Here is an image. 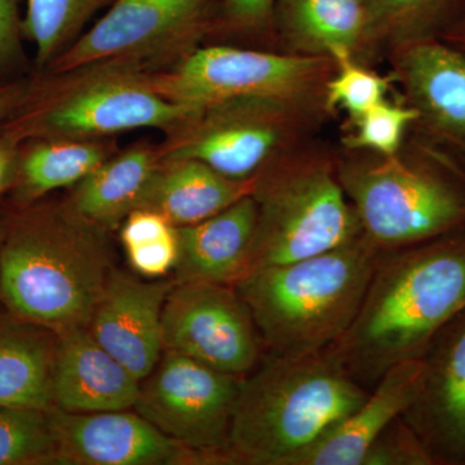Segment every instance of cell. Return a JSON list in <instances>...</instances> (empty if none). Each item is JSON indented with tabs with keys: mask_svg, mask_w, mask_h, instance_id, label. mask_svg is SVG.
Segmentation results:
<instances>
[{
	"mask_svg": "<svg viewBox=\"0 0 465 465\" xmlns=\"http://www.w3.org/2000/svg\"><path fill=\"white\" fill-rule=\"evenodd\" d=\"M421 371V358L391 366L354 411L289 465H362L366 452L382 430L411 405Z\"/></svg>",
	"mask_w": 465,
	"mask_h": 465,
	"instance_id": "18",
	"label": "cell"
},
{
	"mask_svg": "<svg viewBox=\"0 0 465 465\" xmlns=\"http://www.w3.org/2000/svg\"><path fill=\"white\" fill-rule=\"evenodd\" d=\"M369 393L331 347L299 357L265 354L241 378L229 433L231 464L289 465Z\"/></svg>",
	"mask_w": 465,
	"mask_h": 465,
	"instance_id": "2",
	"label": "cell"
},
{
	"mask_svg": "<svg viewBox=\"0 0 465 465\" xmlns=\"http://www.w3.org/2000/svg\"><path fill=\"white\" fill-rule=\"evenodd\" d=\"M282 106L246 104L211 110L167 159H195L237 182H253L282 140Z\"/></svg>",
	"mask_w": 465,
	"mask_h": 465,
	"instance_id": "15",
	"label": "cell"
},
{
	"mask_svg": "<svg viewBox=\"0 0 465 465\" xmlns=\"http://www.w3.org/2000/svg\"><path fill=\"white\" fill-rule=\"evenodd\" d=\"M106 161V149L82 139L43 143L27 153L21 163V197L26 201L79 183Z\"/></svg>",
	"mask_w": 465,
	"mask_h": 465,
	"instance_id": "25",
	"label": "cell"
},
{
	"mask_svg": "<svg viewBox=\"0 0 465 465\" xmlns=\"http://www.w3.org/2000/svg\"><path fill=\"white\" fill-rule=\"evenodd\" d=\"M15 171V149L9 140H0V192L11 182Z\"/></svg>",
	"mask_w": 465,
	"mask_h": 465,
	"instance_id": "34",
	"label": "cell"
},
{
	"mask_svg": "<svg viewBox=\"0 0 465 465\" xmlns=\"http://www.w3.org/2000/svg\"><path fill=\"white\" fill-rule=\"evenodd\" d=\"M338 64L341 70L326 84L327 106L345 110L353 119L384 100L387 78L356 65L351 58Z\"/></svg>",
	"mask_w": 465,
	"mask_h": 465,
	"instance_id": "29",
	"label": "cell"
},
{
	"mask_svg": "<svg viewBox=\"0 0 465 465\" xmlns=\"http://www.w3.org/2000/svg\"><path fill=\"white\" fill-rule=\"evenodd\" d=\"M400 66L419 124L465 164V52L443 41L410 43Z\"/></svg>",
	"mask_w": 465,
	"mask_h": 465,
	"instance_id": "16",
	"label": "cell"
},
{
	"mask_svg": "<svg viewBox=\"0 0 465 465\" xmlns=\"http://www.w3.org/2000/svg\"><path fill=\"white\" fill-rule=\"evenodd\" d=\"M113 265L99 226L74 211L20 217L0 244V298L12 313L56 333L87 327Z\"/></svg>",
	"mask_w": 465,
	"mask_h": 465,
	"instance_id": "3",
	"label": "cell"
},
{
	"mask_svg": "<svg viewBox=\"0 0 465 465\" xmlns=\"http://www.w3.org/2000/svg\"><path fill=\"white\" fill-rule=\"evenodd\" d=\"M112 0H27L21 30L35 45L39 64L72 41L94 12Z\"/></svg>",
	"mask_w": 465,
	"mask_h": 465,
	"instance_id": "27",
	"label": "cell"
},
{
	"mask_svg": "<svg viewBox=\"0 0 465 465\" xmlns=\"http://www.w3.org/2000/svg\"><path fill=\"white\" fill-rule=\"evenodd\" d=\"M3 237H5V234H2V232H0V244H2Z\"/></svg>",
	"mask_w": 465,
	"mask_h": 465,
	"instance_id": "37",
	"label": "cell"
},
{
	"mask_svg": "<svg viewBox=\"0 0 465 465\" xmlns=\"http://www.w3.org/2000/svg\"><path fill=\"white\" fill-rule=\"evenodd\" d=\"M25 91L18 85L0 88V121L12 112L23 100Z\"/></svg>",
	"mask_w": 465,
	"mask_h": 465,
	"instance_id": "35",
	"label": "cell"
},
{
	"mask_svg": "<svg viewBox=\"0 0 465 465\" xmlns=\"http://www.w3.org/2000/svg\"><path fill=\"white\" fill-rule=\"evenodd\" d=\"M255 182H237L195 159H167L159 164L139 207L166 217L180 228L203 222L251 194Z\"/></svg>",
	"mask_w": 465,
	"mask_h": 465,
	"instance_id": "20",
	"label": "cell"
},
{
	"mask_svg": "<svg viewBox=\"0 0 465 465\" xmlns=\"http://www.w3.org/2000/svg\"><path fill=\"white\" fill-rule=\"evenodd\" d=\"M363 2H365V0H363Z\"/></svg>",
	"mask_w": 465,
	"mask_h": 465,
	"instance_id": "38",
	"label": "cell"
},
{
	"mask_svg": "<svg viewBox=\"0 0 465 465\" xmlns=\"http://www.w3.org/2000/svg\"><path fill=\"white\" fill-rule=\"evenodd\" d=\"M57 333L0 311V406L52 409Z\"/></svg>",
	"mask_w": 465,
	"mask_h": 465,
	"instance_id": "21",
	"label": "cell"
},
{
	"mask_svg": "<svg viewBox=\"0 0 465 465\" xmlns=\"http://www.w3.org/2000/svg\"><path fill=\"white\" fill-rule=\"evenodd\" d=\"M211 0H113L112 7L56 63L74 72L100 63L149 56L197 32Z\"/></svg>",
	"mask_w": 465,
	"mask_h": 465,
	"instance_id": "11",
	"label": "cell"
},
{
	"mask_svg": "<svg viewBox=\"0 0 465 465\" xmlns=\"http://www.w3.org/2000/svg\"><path fill=\"white\" fill-rule=\"evenodd\" d=\"M58 464L51 409L0 406V465Z\"/></svg>",
	"mask_w": 465,
	"mask_h": 465,
	"instance_id": "26",
	"label": "cell"
},
{
	"mask_svg": "<svg viewBox=\"0 0 465 465\" xmlns=\"http://www.w3.org/2000/svg\"><path fill=\"white\" fill-rule=\"evenodd\" d=\"M362 465H434L402 416L391 421L366 452Z\"/></svg>",
	"mask_w": 465,
	"mask_h": 465,
	"instance_id": "30",
	"label": "cell"
},
{
	"mask_svg": "<svg viewBox=\"0 0 465 465\" xmlns=\"http://www.w3.org/2000/svg\"><path fill=\"white\" fill-rule=\"evenodd\" d=\"M442 41L465 52V17L459 25L455 26L454 29L442 39Z\"/></svg>",
	"mask_w": 465,
	"mask_h": 465,
	"instance_id": "36",
	"label": "cell"
},
{
	"mask_svg": "<svg viewBox=\"0 0 465 465\" xmlns=\"http://www.w3.org/2000/svg\"><path fill=\"white\" fill-rule=\"evenodd\" d=\"M158 166L148 149L128 150L106 159L78 183L72 210L101 229L116 228L139 207Z\"/></svg>",
	"mask_w": 465,
	"mask_h": 465,
	"instance_id": "22",
	"label": "cell"
},
{
	"mask_svg": "<svg viewBox=\"0 0 465 465\" xmlns=\"http://www.w3.org/2000/svg\"><path fill=\"white\" fill-rule=\"evenodd\" d=\"M275 2L277 0H224L225 15L235 26L258 27L273 14Z\"/></svg>",
	"mask_w": 465,
	"mask_h": 465,
	"instance_id": "32",
	"label": "cell"
},
{
	"mask_svg": "<svg viewBox=\"0 0 465 465\" xmlns=\"http://www.w3.org/2000/svg\"><path fill=\"white\" fill-rule=\"evenodd\" d=\"M365 35L442 41L465 17V0H365Z\"/></svg>",
	"mask_w": 465,
	"mask_h": 465,
	"instance_id": "24",
	"label": "cell"
},
{
	"mask_svg": "<svg viewBox=\"0 0 465 465\" xmlns=\"http://www.w3.org/2000/svg\"><path fill=\"white\" fill-rule=\"evenodd\" d=\"M201 116L153 90L145 75L118 67L81 82L52 101L36 116L34 128L58 139H84L139 128H174Z\"/></svg>",
	"mask_w": 465,
	"mask_h": 465,
	"instance_id": "10",
	"label": "cell"
},
{
	"mask_svg": "<svg viewBox=\"0 0 465 465\" xmlns=\"http://www.w3.org/2000/svg\"><path fill=\"white\" fill-rule=\"evenodd\" d=\"M58 464H201L197 454L130 410L66 412L51 409Z\"/></svg>",
	"mask_w": 465,
	"mask_h": 465,
	"instance_id": "13",
	"label": "cell"
},
{
	"mask_svg": "<svg viewBox=\"0 0 465 465\" xmlns=\"http://www.w3.org/2000/svg\"><path fill=\"white\" fill-rule=\"evenodd\" d=\"M20 29L17 0H0V63L7 61L16 51Z\"/></svg>",
	"mask_w": 465,
	"mask_h": 465,
	"instance_id": "33",
	"label": "cell"
},
{
	"mask_svg": "<svg viewBox=\"0 0 465 465\" xmlns=\"http://www.w3.org/2000/svg\"><path fill=\"white\" fill-rule=\"evenodd\" d=\"M258 219V202L251 193L203 222L177 228V282L234 286L246 275Z\"/></svg>",
	"mask_w": 465,
	"mask_h": 465,
	"instance_id": "19",
	"label": "cell"
},
{
	"mask_svg": "<svg viewBox=\"0 0 465 465\" xmlns=\"http://www.w3.org/2000/svg\"><path fill=\"white\" fill-rule=\"evenodd\" d=\"M240 382V376L164 349L142 381L134 410L197 454L201 464H231L229 433Z\"/></svg>",
	"mask_w": 465,
	"mask_h": 465,
	"instance_id": "8",
	"label": "cell"
},
{
	"mask_svg": "<svg viewBox=\"0 0 465 465\" xmlns=\"http://www.w3.org/2000/svg\"><path fill=\"white\" fill-rule=\"evenodd\" d=\"M142 381L91 335L88 327L57 333L52 407L66 412L134 409Z\"/></svg>",
	"mask_w": 465,
	"mask_h": 465,
	"instance_id": "17",
	"label": "cell"
},
{
	"mask_svg": "<svg viewBox=\"0 0 465 465\" xmlns=\"http://www.w3.org/2000/svg\"><path fill=\"white\" fill-rule=\"evenodd\" d=\"M419 119L414 106L376 104L362 114L353 118L356 133L345 140L348 148L370 149L381 157H396L409 125Z\"/></svg>",
	"mask_w": 465,
	"mask_h": 465,
	"instance_id": "28",
	"label": "cell"
},
{
	"mask_svg": "<svg viewBox=\"0 0 465 465\" xmlns=\"http://www.w3.org/2000/svg\"><path fill=\"white\" fill-rule=\"evenodd\" d=\"M420 385L402 418L434 465H465V309L430 342Z\"/></svg>",
	"mask_w": 465,
	"mask_h": 465,
	"instance_id": "12",
	"label": "cell"
},
{
	"mask_svg": "<svg viewBox=\"0 0 465 465\" xmlns=\"http://www.w3.org/2000/svg\"><path fill=\"white\" fill-rule=\"evenodd\" d=\"M464 309L465 229L382 252L353 323L331 348L370 391L391 366L420 360Z\"/></svg>",
	"mask_w": 465,
	"mask_h": 465,
	"instance_id": "1",
	"label": "cell"
},
{
	"mask_svg": "<svg viewBox=\"0 0 465 465\" xmlns=\"http://www.w3.org/2000/svg\"><path fill=\"white\" fill-rule=\"evenodd\" d=\"M173 284L113 271L88 323L91 335L143 381L163 353L162 313Z\"/></svg>",
	"mask_w": 465,
	"mask_h": 465,
	"instance_id": "14",
	"label": "cell"
},
{
	"mask_svg": "<svg viewBox=\"0 0 465 465\" xmlns=\"http://www.w3.org/2000/svg\"><path fill=\"white\" fill-rule=\"evenodd\" d=\"M163 347L243 378L265 356L249 305L231 284L177 282L162 313Z\"/></svg>",
	"mask_w": 465,
	"mask_h": 465,
	"instance_id": "9",
	"label": "cell"
},
{
	"mask_svg": "<svg viewBox=\"0 0 465 465\" xmlns=\"http://www.w3.org/2000/svg\"><path fill=\"white\" fill-rule=\"evenodd\" d=\"M323 61L240 48H201L163 75H145L166 99L197 110L246 104L286 106L311 90Z\"/></svg>",
	"mask_w": 465,
	"mask_h": 465,
	"instance_id": "7",
	"label": "cell"
},
{
	"mask_svg": "<svg viewBox=\"0 0 465 465\" xmlns=\"http://www.w3.org/2000/svg\"><path fill=\"white\" fill-rule=\"evenodd\" d=\"M259 219L247 272L338 249L362 237L339 176L323 164L287 167L255 182Z\"/></svg>",
	"mask_w": 465,
	"mask_h": 465,
	"instance_id": "6",
	"label": "cell"
},
{
	"mask_svg": "<svg viewBox=\"0 0 465 465\" xmlns=\"http://www.w3.org/2000/svg\"><path fill=\"white\" fill-rule=\"evenodd\" d=\"M284 32L307 51L348 60L365 35L363 0H277L274 5Z\"/></svg>",
	"mask_w": 465,
	"mask_h": 465,
	"instance_id": "23",
	"label": "cell"
},
{
	"mask_svg": "<svg viewBox=\"0 0 465 465\" xmlns=\"http://www.w3.org/2000/svg\"><path fill=\"white\" fill-rule=\"evenodd\" d=\"M130 264L137 273L155 278L176 268L179 260V234L174 231L124 249Z\"/></svg>",
	"mask_w": 465,
	"mask_h": 465,
	"instance_id": "31",
	"label": "cell"
},
{
	"mask_svg": "<svg viewBox=\"0 0 465 465\" xmlns=\"http://www.w3.org/2000/svg\"><path fill=\"white\" fill-rule=\"evenodd\" d=\"M381 255L362 235L238 281L234 289L249 305L266 354L299 357L335 344L353 323Z\"/></svg>",
	"mask_w": 465,
	"mask_h": 465,
	"instance_id": "4",
	"label": "cell"
},
{
	"mask_svg": "<svg viewBox=\"0 0 465 465\" xmlns=\"http://www.w3.org/2000/svg\"><path fill=\"white\" fill-rule=\"evenodd\" d=\"M382 158L338 174L370 243L391 252L465 229V173L454 161L437 152Z\"/></svg>",
	"mask_w": 465,
	"mask_h": 465,
	"instance_id": "5",
	"label": "cell"
}]
</instances>
